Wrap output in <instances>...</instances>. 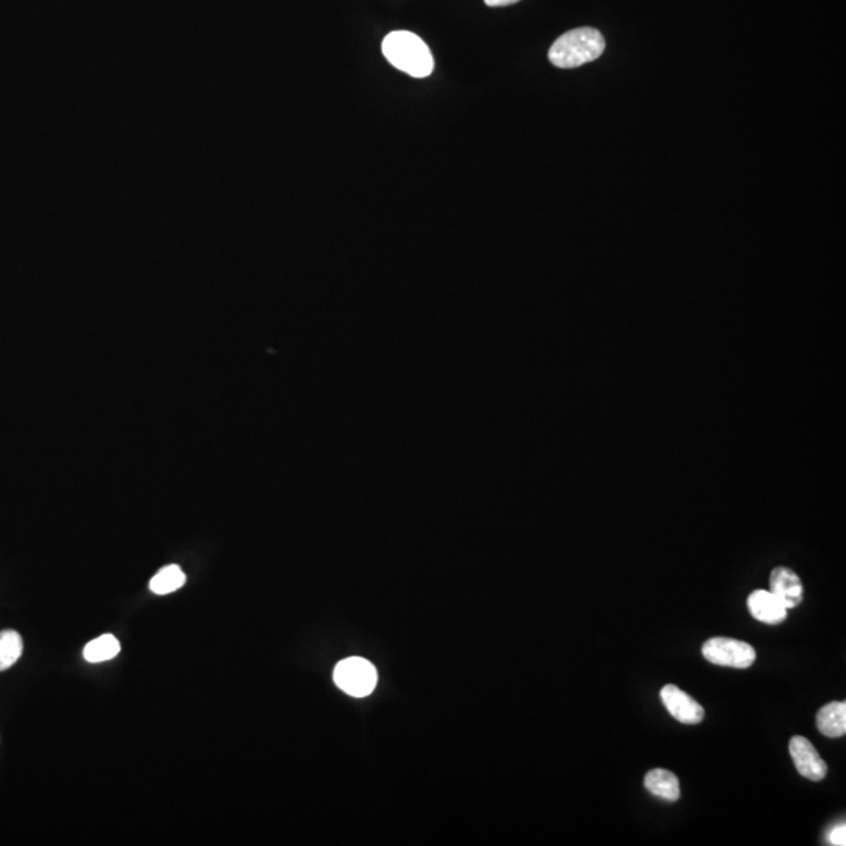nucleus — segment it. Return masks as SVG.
I'll return each instance as SVG.
<instances>
[{"instance_id": "1", "label": "nucleus", "mask_w": 846, "mask_h": 846, "mask_svg": "<svg viewBox=\"0 0 846 846\" xmlns=\"http://www.w3.org/2000/svg\"><path fill=\"white\" fill-rule=\"evenodd\" d=\"M383 54L392 67L412 78H428L435 68L428 46L418 35L407 30H397L387 35L383 41Z\"/></svg>"}, {"instance_id": "2", "label": "nucleus", "mask_w": 846, "mask_h": 846, "mask_svg": "<svg viewBox=\"0 0 846 846\" xmlns=\"http://www.w3.org/2000/svg\"><path fill=\"white\" fill-rule=\"evenodd\" d=\"M605 50V38L599 30L580 27L569 30L556 39L549 50L552 65L561 69L583 67L597 60Z\"/></svg>"}, {"instance_id": "3", "label": "nucleus", "mask_w": 846, "mask_h": 846, "mask_svg": "<svg viewBox=\"0 0 846 846\" xmlns=\"http://www.w3.org/2000/svg\"><path fill=\"white\" fill-rule=\"evenodd\" d=\"M334 682L337 687L354 698H365L374 692L378 682L375 666L361 657L342 660L335 666Z\"/></svg>"}, {"instance_id": "4", "label": "nucleus", "mask_w": 846, "mask_h": 846, "mask_svg": "<svg viewBox=\"0 0 846 846\" xmlns=\"http://www.w3.org/2000/svg\"><path fill=\"white\" fill-rule=\"evenodd\" d=\"M703 655L714 665L738 670H746L756 661L753 646L734 638H710L703 643Z\"/></svg>"}, {"instance_id": "5", "label": "nucleus", "mask_w": 846, "mask_h": 846, "mask_svg": "<svg viewBox=\"0 0 846 846\" xmlns=\"http://www.w3.org/2000/svg\"><path fill=\"white\" fill-rule=\"evenodd\" d=\"M788 751L802 777L819 782L828 775V765L806 736H793L788 743Z\"/></svg>"}, {"instance_id": "6", "label": "nucleus", "mask_w": 846, "mask_h": 846, "mask_svg": "<svg viewBox=\"0 0 846 846\" xmlns=\"http://www.w3.org/2000/svg\"><path fill=\"white\" fill-rule=\"evenodd\" d=\"M660 698L671 716L682 724H699L703 720L705 710L703 705L676 685L670 683L661 688Z\"/></svg>"}, {"instance_id": "7", "label": "nucleus", "mask_w": 846, "mask_h": 846, "mask_svg": "<svg viewBox=\"0 0 846 846\" xmlns=\"http://www.w3.org/2000/svg\"><path fill=\"white\" fill-rule=\"evenodd\" d=\"M747 608L753 618L768 626L782 624L786 621L787 613H788L786 605L782 604L768 589H756L749 594Z\"/></svg>"}, {"instance_id": "8", "label": "nucleus", "mask_w": 846, "mask_h": 846, "mask_svg": "<svg viewBox=\"0 0 846 846\" xmlns=\"http://www.w3.org/2000/svg\"><path fill=\"white\" fill-rule=\"evenodd\" d=\"M769 591L786 605L787 610L795 608L802 602V583L795 572L788 567L779 566L773 569L769 577Z\"/></svg>"}, {"instance_id": "9", "label": "nucleus", "mask_w": 846, "mask_h": 846, "mask_svg": "<svg viewBox=\"0 0 846 846\" xmlns=\"http://www.w3.org/2000/svg\"><path fill=\"white\" fill-rule=\"evenodd\" d=\"M644 787L655 797L665 801L674 802L681 798V784L674 773L668 769L657 768L649 771L644 777Z\"/></svg>"}, {"instance_id": "10", "label": "nucleus", "mask_w": 846, "mask_h": 846, "mask_svg": "<svg viewBox=\"0 0 846 846\" xmlns=\"http://www.w3.org/2000/svg\"><path fill=\"white\" fill-rule=\"evenodd\" d=\"M817 725L824 736L841 738L846 734V703H826L817 714Z\"/></svg>"}, {"instance_id": "11", "label": "nucleus", "mask_w": 846, "mask_h": 846, "mask_svg": "<svg viewBox=\"0 0 846 846\" xmlns=\"http://www.w3.org/2000/svg\"><path fill=\"white\" fill-rule=\"evenodd\" d=\"M122 644L116 640L115 635L105 633L96 640H91L85 649H83V657L90 663H102L107 660L115 659L120 654Z\"/></svg>"}, {"instance_id": "12", "label": "nucleus", "mask_w": 846, "mask_h": 846, "mask_svg": "<svg viewBox=\"0 0 846 846\" xmlns=\"http://www.w3.org/2000/svg\"><path fill=\"white\" fill-rule=\"evenodd\" d=\"M185 580H187V577H185V574H184L181 567L177 566V565H170V566H165L155 574L151 583H149V588L154 594L165 596V594L174 593L177 589L182 588L185 585Z\"/></svg>"}, {"instance_id": "13", "label": "nucleus", "mask_w": 846, "mask_h": 846, "mask_svg": "<svg viewBox=\"0 0 846 846\" xmlns=\"http://www.w3.org/2000/svg\"><path fill=\"white\" fill-rule=\"evenodd\" d=\"M23 637L16 630L0 632V671L10 670L23 655Z\"/></svg>"}, {"instance_id": "14", "label": "nucleus", "mask_w": 846, "mask_h": 846, "mask_svg": "<svg viewBox=\"0 0 846 846\" xmlns=\"http://www.w3.org/2000/svg\"><path fill=\"white\" fill-rule=\"evenodd\" d=\"M830 843L834 846L846 845V824H837L830 832Z\"/></svg>"}, {"instance_id": "15", "label": "nucleus", "mask_w": 846, "mask_h": 846, "mask_svg": "<svg viewBox=\"0 0 846 846\" xmlns=\"http://www.w3.org/2000/svg\"><path fill=\"white\" fill-rule=\"evenodd\" d=\"M519 0H484V4L488 6H506L513 5L516 4Z\"/></svg>"}]
</instances>
